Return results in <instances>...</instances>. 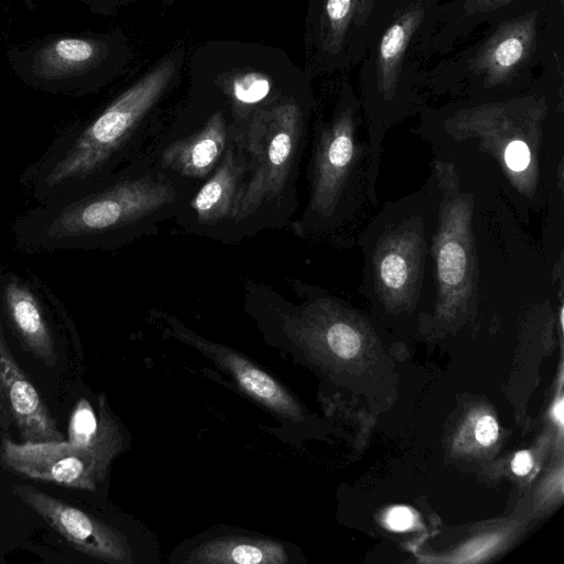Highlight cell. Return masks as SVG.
<instances>
[{
    "mask_svg": "<svg viewBox=\"0 0 564 564\" xmlns=\"http://www.w3.org/2000/svg\"><path fill=\"white\" fill-rule=\"evenodd\" d=\"M405 29L402 24H393L384 34L380 45V56L384 62H393L401 52L405 41Z\"/></svg>",
    "mask_w": 564,
    "mask_h": 564,
    "instance_id": "obj_20",
    "label": "cell"
},
{
    "mask_svg": "<svg viewBox=\"0 0 564 564\" xmlns=\"http://www.w3.org/2000/svg\"><path fill=\"white\" fill-rule=\"evenodd\" d=\"M304 113L295 102L258 110L237 137L247 162L234 215L241 223L282 196L304 145Z\"/></svg>",
    "mask_w": 564,
    "mask_h": 564,
    "instance_id": "obj_6",
    "label": "cell"
},
{
    "mask_svg": "<svg viewBox=\"0 0 564 564\" xmlns=\"http://www.w3.org/2000/svg\"><path fill=\"white\" fill-rule=\"evenodd\" d=\"M270 89V79L257 72L243 73L237 76L231 85L234 99L245 106L260 102L269 95Z\"/></svg>",
    "mask_w": 564,
    "mask_h": 564,
    "instance_id": "obj_19",
    "label": "cell"
},
{
    "mask_svg": "<svg viewBox=\"0 0 564 564\" xmlns=\"http://www.w3.org/2000/svg\"><path fill=\"white\" fill-rule=\"evenodd\" d=\"M66 441L93 448L111 460L118 455L122 448L121 435L104 394L98 395L97 412L84 397L76 402L69 416Z\"/></svg>",
    "mask_w": 564,
    "mask_h": 564,
    "instance_id": "obj_15",
    "label": "cell"
},
{
    "mask_svg": "<svg viewBox=\"0 0 564 564\" xmlns=\"http://www.w3.org/2000/svg\"><path fill=\"white\" fill-rule=\"evenodd\" d=\"M555 416L560 420V422L563 421V402L560 401L557 405L555 406Z\"/></svg>",
    "mask_w": 564,
    "mask_h": 564,
    "instance_id": "obj_25",
    "label": "cell"
},
{
    "mask_svg": "<svg viewBox=\"0 0 564 564\" xmlns=\"http://www.w3.org/2000/svg\"><path fill=\"white\" fill-rule=\"evenodd\" d=\"M227 144V122L218 111L199 131L165 148L161 155V165L169 173L188 178H204L216 169Z\"/></svg>",
    "mask_w": 564,
    "mask_h": 564,
    "instance_id": "obj_12",
    "label": "cell"
},
{
    "mask_svg": "<svg viewBox=\"0 0 564 564\" xmlns=\"http://www.w3.org/2000/svg\"><path fill=\"white\" fill-rule=\"evenodd\" d=\"M63 304L31 270L0 265V308L4 324L21 347L47 367L58 361L53 315Z\"/></svg>",
    "mask_w": 564,
    "mask_h": 564,
    "instance_id": "obj_7",
    "label": "cell"
},
{
    "mask_svg": "<svg viewBox=\"0 0 564 564\" xmlns=\"http://www.w3.org/2000/svg\"><path fill=\"white\" fill-rule=\"evenodd\" d=\"M532 467V458L528 451H521L516 454L512 460V470L517 475H527Z\"/></svg>",
    "mask_w": 564,
    "mask_h": 564,
    "instance_id": "obj_24",
    "label": "cell"
},
{
    "mask_svg": "<svg viewBox=\"0 0 564 564\" xmlns=\"http://www.w3.org/2000/svg\"><path fill=\"white\" fill-rule=\"evenodd\" d=\"M352 10V0H326L323 12L324 43L333 47L341 39L344 28Z\"/></svg>",
    "mask_w": 564,
    "mask_h": 564,
    "instance_id": "obj_18",
    "label": "cell"
},
{
    "mask_svg": "<svg viewBox=\"0 0 564 564\" xmlns=\"http://www.w3.org/2000/svg\"><path fill=\"white\" fill-rule=\"evenodd\" d=\"M522 52L523 45L518 37H507L496 47L494 58L497 65L508 68L520 59Z\"/></svg>",
    "mask_w": 564,
    "mask_h": 564,
    "instance_id": "obj_21",
    "label": "cell"
},
{
    "mask_svg": "<svg viewBox=\"0 0 564 564\" xmlns=\"http://www.w3.org/2000/svg\"><path fill=\"white\" fill-rule=\"evenodd\" d=\"M476 440L481 445L492 444L498 436V425L494 417L489 415L482 416L476 425L475 430Z\"/></svg>",
    "mask_w": 564,
    "mask_h": 564,
    "instance_id": "obj_23",
    "label": "cell"
},
{
    "mask_svg": "<svg viewBox=\"0 0 564 564\" xmlns=\"http://www.w3.org/2000/svg\"><path fill=\"white\" fill-rule=\"evenodd\" d=\"M99 57V45L85 37H59L37 50L32 63L36 79L47 84L70 79Z\"/></svg>",
    "mask_w": 564,
    "mask_h": 564,
    "instance_id": "obj_14",
    "label": "cell"
},
{
    "mask_svg": "<svg viewBox=\"0 0 564 564\" xmlns=\"http://www.w3.org/2000/svg\"><path fill=\"white\" fill-rule=\"evenodd\" d=\"M364 115L351 95H344L318 121L308 170V199L301 221L305 234L341 250L358 237L378 207L380 165L372 158Z\"/></svg>",
    "mask_w": 564,
    "mask_h": 564,
    "instance_id": "obj_3",
    "label": "cell"
},
{
    "mask_svg": "<svg viewBox=\"0 0 564 564\" xmlns=\"http://www.w3.org/2000/svg\"><path fill=\"white\" fill-rule=\"evenodd\" d=\"M112 460L97 451L68 441L15 443L2 438L0 464L22 477L95 491Z\"/></svg>",
    "mask_w": 564,
    "mask_h": 564,
    "instance_id": "obj_8",
    "label": "cell"
},
{
    "mask_svg": "<svg viewBox=\"0 0 564 564\" xmlns=\"http://www.w3.org/2000/svg\"><path fill=\"white\" fill-rule=\"evenodd\" d=\"M170 323L176 336L213 357L248 395L281 416L290 420L296 417V401L267 372L237 352L196 336L175 321Z\"/></svg>",
    "mask_w": 564,
    "mask_h": 564,
    "instance_id": "obj_11",
    "label": "cell"
},
{
    "mask_svg": "<svg viewBox=\"0 0 564 564\" xmlns=\"http://www.w3.org/2000/svg\"><path fill=\"white\" fill-rule=\"evenodd\" d=\"M414 133L435 158L485 169L524 226L564 182L562 106L542 96L426 108Z\"/></svg>",
    "mask_w": 564,
    "mask_h": 564,
    "instance_id": "obj_1",
    "label": "cell"
},
{
    "mask_svg": "<svg viewBox=\"0 0 564 564\" xmlns=\"http://www.w3.org/2000/svg\"><path fill=\"white\" fill-rule=\"evenodd\" d=\"M438 199V183L431 169L420 188L384 202L358 237L362 254L359 291L386 317L421 312Z\"/></svg>",
    "mask_w": 564,
    "mask_h": 564,
    "instance_id": "obj_5",
    "label": "cell"
},
{
    "mask_svg": "<svg viewBox=\"0 0 564 564\" xmlns=\"http://www.w3.org/2000/svg\"><path fill=\"white\" fill-rule=\"evenodd\" d=\"M175 72L165 61L119 95L97 116L62 131L20 175L19 184L36 204L82 191L116 172L145 115Z\"/></svg>",
    "mask_w": 564,
    "mask_h": 564,
    "instance_id": "obj_4",
    "label": "cell"
},
{
    "mask_svg": "<svg viewBox=\"0 0 564 564\" xmlns=\"http://www.w3.org/2000/svg\"><path fill=\"white\" fill-rule=\"evenodd\" d=\"M247 171L242 151L229 148L189 203L194 221L199 226H215L234 220L238 195Z\"/></svg>",
    "mask_w": 564,
    "mask_h": 564,
    "instance_id": "obj_13",
    "label": "cell"
},
{
    "mask_svg": "<svg viewBox=\"0 0 564 564\" xmlns=\"http://www.w3.org/2000/svg\"><path fill=\"white\" fill-rule=\"evenodd\" d=\"M7 423L15 425L22 443L66 440L37 389L13 358L0 308V424Z\"/></svg>",
    "mask_w": 564,
    "mask_h": 564,
    "instance_id": "obj_10",
    "label": "cell"
},
{
    "mask_svg": "<svg viewBox=\"0 0 564 564\" xmlns=\"http://www.w3.org/2000/svg\"><path fill=\"white\" fill-rule=\"evenodd\" d=\"M180 203L181 189L166 171L123 169L19 214L10 232L14 248L26 254L112 250Z\"/></svg>",
    "mask_w": 564,
    "mask_h": 564,
    "instance_id": "obj_2",
    "label": "cell"
},
{
    "mask_svg": "<svg viewBox=\"0 0 564 564\" xmlns=\"http://www.w3.org/2000/svg\"><path fill=\"white\" fill-rule=\"evenodd\" d=\"M540 215L539 247L553 280L564 281V182L551 189Z\"/></svg>",
    "mask_w": 564,
    "mask_h": 564,
    "instance_id": "obj_17",
    "label": "cell"
},
{
    "mask_svg": "<svg viewBox=\"0 0 564 564\" xmlns=\"http://www.w3.org/2000/svg\"><path fill=\"white\" fill-rule=\"evenodd\" d=\"M387 524L393 531H404L413 524V513L409 508L394 507L387 514Z\"/></svg>",
    "mask_w": 564,
    "mask_h": 564,
    "instance_id": "obj_22",
    "label": "cell"
},
{
    "mask_svg": "<svg viewBox=\"0 0 564 564\" xmlns=\"http://www.w3.org/2000/svg\"><path fill=\"white\" fill-rule=\"evenodd\" d=\"M289 553L280 543L260 538L226 536L213 539L194 549L185 562L269 564L289 562Z\"/></svg>",
    "mask_w": 564,
    "mask_h": 564,
    "instance_id": "obj_16",
    "label": "cell"
},
{
    "mask_svg": "<svg viewBox=\"0 0 564 564\" xmlns=\"http://www.w3.org/2000/svg\"><path fill=\"white\" fill-rule=\"evenodd\" d=\"M11 491L77 551L107 563L130 562L124 536L111 525L30 485H13Z\"/></svg>",
    "mask_w": 564,
    "mask_h": 564,
    "instance_id": "obj_9",
    "label": "cell"
}]
</instances>
